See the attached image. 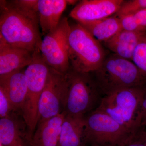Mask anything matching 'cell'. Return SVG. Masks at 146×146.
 <instances>
[{
	"instance_id": "cell-10",
	"label": "cell",
	"mask_w": 146,
	"mask_h": 146,
	"mask_svg": "<svg viewBox=\"0 0 146 146\" xmlns=\"http://www.w3.org/2000/svg\"><path fill=\"white\" fill-rule=\"evenodd\" d=\"M123 0H83L71 11L70 16L78 23L100 20L115 14Z\"/></svg>"
},
{
	"instance_id": "cell-2",
	"label": "cell",
	"mask_w": 146,
	"mask_h": 146,
	"mask_svg": "<svg viewBox=\"0 0 146 146\" xmlns=\"http://www.w3.org/2000/svg\"><path fill=\"white\" fill-rule=\"evenodd\" d=\"M146 86L120 89L104 95L96 109L112 118L129 133L141 127V106Z\"/></svg>"
},
{
	"instance_id": "cell-6",
	"label": "cell",
	"mask_w": 146,
	"mask_h": 146,
	"mask_svg": "<svg viewBox=\"0 0 146 146\" xmlns=\"http://www.w3.org/2000/svg\"><path fill=\"white\" fill-rule=\"evenodd\" d=\"M132 134L108 115L97 110L84 117L87 146H120Z\"/></svg>"
},
{
	"instance_id": "cell-18",
	"label": "cell",
	"mask_w": 146,
	"mask_h": 146,
	"mask_svg": "<svg viewBox=\"0 0 146 146\" xmlns=\"http://www.w3.org/2000/svg\"><path fill=\"white\" fill-rule=\"evenodd\" d=\"M118 18L121 21L123 29L146 33V9L132 15Z\"/></svg>"
},
{
	"instance_id": "cell-19",
	"label": "cell",
	"mask_w": 146,
	"mask_h": 146,
	"mask_svg": "<svg viewBox=\"0 0 146 146\" xmlns=\"http://www.w3.org/2000/svg\"><path fill=\"white\" fill-rule=\"evenodd\" d=\"M146 9V0L124 1L115 16L119 17L132 15Z\"/></svg>"
},
{
	"instance_id": "cell-12",
	"label": "cell",
	"mask_w": 146,
	"mask_h": 146,
	"mask_svg": "<svg viewBox=\"0 0 146 146\" xmlns=\"http://www.w3.org/2000/svg\"><path fill=\"white\" fill-rule=\"evenodd\" d=\"M0 89L5 93L15 111L22 112L27 91L25 70L16 71L0 77Z\"/></svg>"
},
{
	"instance_id": "cell-17",
	"label": "cell",
	"mask_w": 146,
	"mask_h": 146,
	"mask_svg": "<svg viewBox=\"0 0 146 146\" xmlns=\"http://www.w3.org/2000/svg\"><path fill=\"white\" fill-rule=\"evenodd\" d=\"M78 23L100 43L106 42L123 29L119 18L115 16Z\"/></svg>"
},
{
	"instance_id": "cell-23",
	"label": "cell",
	"mask_w": 146,
	"mask_h": 146,
	"mask_svg": "<svg viewBox=\"0 0 146 146\" xmlns=\"http://www.w3.org/2000/svg\"><path fill=\"white\" fill-rule=\"evenodd\" d=\"M141 127L146 129V91L141 106Z\"/></svg>"
},
{
	"instance_id": "cell-16",
	"label": "cell",
	"mask_w": 146,
	"mask_h": 146,
	"mask_svg": "<svg viewBox=\"0 0 146 146\" xmlns=\"http://www.w3.org/2000/svg\"><path fill=\"white\" fill-rule=\"evenodd\" d=\"M58 146H87L84 135V117L65 115Z\"/></svg>"
},
{
	"instance_id": "cell-14",
	"label": "cell",
	"mask_w": 146,
	"mask_h": 146,
	"mask_svg": "<svg viewBox=\"0 0 146 146\" xmlns=\"http://www.w3.org/2000/svg\"><path fill=\"white\" fill-rule=\"evenodd\" d=\"M65 0H39L37 3L39 26L45 36L58 26L67 7Z\"/></svg>"
},
{
	"instance_id": "cell-15",
	"label": "cell",
	"mask_w": 146,
	"mask_h": 146,
	"mask_svg": "<svg viewBox=\"0 0 146 146\" xmlns=\"http://www.w3.org/2000/svg\"><path fill=\"white\" fill-rule=\"evenodd\" d=\"M66 115L63 112L37 124L33 138V146H58L62 124Z\"/></svg>"
},
{
	"instance_id": "cell-7",
	"label": "cell",
	"mask_w": 146,
	"mask_h": 146,
	"mask_svg": "<svg viewBox=\"0 0 146 146\" xmlns=\"http://www.w3.org/2000/svg\"><path fill=\"white\" fill-rule=\"evenodd\" d=\"M70 28L68 18H61L58 26L45 35L39 47L41 53L49 66L64 74L70 68L69 58Z\"/></svg>"
},
{
	"instance_id": "cell-13",
	"label": "cell",
	"mask_w": 146,
	"mask_h": 146,
	"mask_svg": "<svg viewBox=\"0 0 146 146\" xmlns=\"http://www.w3.org/2000/svg\"><path fill=\"white\" fill-rule=\"evenodd\" d=\"M146 35L122 29L104 44L114 54L132 61L137 46Z\"/></svg>"
},
{
	"instance_id": "cell-20",
	"label": "cell",
	"mask_w": 146,
	"mask_h": 146,
	"mask_svg": "<svg viewBox=\"0 0 146 146\" xmlns=\"http://www.w3.org/2000/svg\"><path fill=\"white\" fill-rule=\"evenodd\" d=\"M132 61L146 77V35L137 46Z\"/></svg>"
},
{
	"instance_id": "cell-8",
	"label": "cell",
	"mask_w": 146,
	"mask_h": 146,
	"mask_svg": "<svg viewBox=\"0 0 146 146\" xmlns=\"http://www.w3.org/2000/svg\"><path fill=\"white\" fill-rule=\"evenodd\" d=\"M65 90V74L50 68L39 101L38 123L63 112Z\"/></svg>"
},
{
	"instance_id": "cell-21",
	"label": "cell",
	"mask_w": 146,
	"mask_h": 146,
	"mask_svg": "<svg viewBox=\"0 0 146 146\" xmlns=\"http://www.w3.org/2000/svg\"><path fill=\"white\" fill-rule=\"evenodd\" d=\"M120 146H146L144 128H140Z\"/></svg>"
},
{
	"instance_id": "cell-1",
	"label": "cell",
	"mask_w": 146,
	"mask_h": 146,
	"mask_svg": "<svg viewBox=\"0 0 146 146\" xmlns=\"http://www.w3.org/2000/svg\"><path fill=\"white\" fill-rule=\"evenodd\" d=\"M38 1H1L0 36L9 45L31 52L40 47Z\"/></svg>"
},
{
	"instance_id": "cell-3",
	"label": "cell",
	"mask_w": 146,
	"mask_h": 146,
	"mask_svg": "<svg viewBox=\"0 0 146 146\" xmlns=\"http://www.w3.org/2000/svg\"><path fill=\"white\" fill-rule=\"evenodd\" d=\"M94 72V79L104 96L120 89L146 86V77L133 61L114 54L106 57Z\"/></svg>"
},
{
	"instance_id": "cell-9",
	"label": "cell",
	"mask_w": 146,
	"mask_h": 146,
	"mask_svg": "<svg viewBox=\"0 0 146 146\" xmlns=\"http://www.w3.org/2000/svg\"><path fill=\"white\" fill-rule=\"evenodd\" d=\"M32 140L22 112L0 119L1 146H33Z\"/></svg>"
},
{
	"instance_id": "cell-22",
	"label": "cell",
	"mask_w": 146,
	"mask_h": 146,
	"mask_svg": "<svg viewBox=\"0 0 146 146\" xmlns=\"http://www.w3.org/2000/svg\"><path fill=\"white\" fill-rule=\"evenodd\" d=\"M13 106L5 93L0 89V118L7 117L15 111Z\"/></svg>"
},
{
	"instance_id": "cell-5",
	"label": "cell",
	"mask_w": 146,
	"mask_h": 146,
	"mask_svg": "<svg viewBox=\"0 0 146 146\" xmlns=\"http://www.w3.org/2000/svg\"><path fill=\"white\" fill-rule=\"evenodd\" d=\"M66 90L63 112L66 115L84 117L93 111L99 99L100 91L90 73L70 68L65 74Z\"/></svg>"
},
{
	"instance_id": "cell-11",
	"label": "cell",
	"mask_w": 146,
	"mask_h": 146,
	"mask_svg": "<svg viewBox=\"0 0 146 146\" xmlns=\"http://www.w3.org/2000/svg\"><path fill=\"white\" fill-rule=\"evenodd\" d=\"M33 52L9 45L0 36V77L27 67Z\"/></svg>"
},
{
	"instance_id": "cell-25",
	"label": "cell",
	"mask_w": 146,
	"mask_h": 146,
	"mask_svg": "<svg viewBox=\"0 0 146 146\" xmlns=\"http://www.w3.org/2000/svg\"><path fill=\"white\" fill-rule=\"evenodd\" d=\"M145 129V128H144ZM145 143H146V129H145Z\"/></svg>"
},
{
	"instance_id": "cell-4",
	"label": "cell",
	"mask_w": 146,
	"mask_h": 146,
	"mask_svg": "<svg viewBox=\"0 0 146 146\" xmlns=\"http://www.w3.org/2000/svg\"><path fill=\"white\" fill-rule=\"evenodd\" d=\"M100 42L78 23L70 25L69 58L70 68L80 73L97 70L106 58Z\"/></svg>"
},
{
	"instance_id": "cell-24",
	"label": "cell",
	"mask_w": 146,
	"mask_h": 146,
	"mask_svg": "<svg viewBox=\"0 0 146 146\" xmlns=\"http://www.w3.org/2000/svg\"><path fill=\"white\" fill-rule=\"evenodd\" d=\"M67 4L69 5H74L77 2L76 1H66Z\"/></svg>"
}]
</instances>
